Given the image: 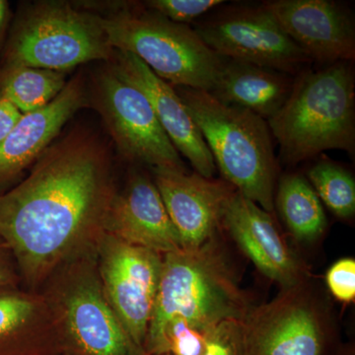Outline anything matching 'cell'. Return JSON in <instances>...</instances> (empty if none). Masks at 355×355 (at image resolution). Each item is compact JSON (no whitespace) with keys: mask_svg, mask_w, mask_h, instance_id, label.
Instances as JSON below:
<instances>
[{"mask_svg":"<svg viewBox=\"0 0 355 355\" xmlns=\"http://www.w3.org/2000/svg\"><path fill=\"white\" fill-rule=\"evenodd\" d=\"M22 113L15 106L0 94V144L6 139L19 121Z\"/></svg>","mask_w":355,"mask_h":355,"instance_id":"obj_27","label":"cell"},{"mask_svg":"<svg viewBox=\"0 0 355 355\" xmlns=\"http://www.w3.org/2000/svg\"><path fill=\"white\" fill-rule=\"evenodd\" d=\"M113 49L99 16L65 2H44L16 26L6 51V65L64 72L78 64L108 60Z\"/></svg>","mask_w":355,"mask_h":355,"instance_id":"obj_7","label":"cell"},{"mask_svg":"<svg viewBox=\"0 0 355 355\" xmlns=\"http://www.w3.org/2000/svg\"><path fill=\"white\" fill-rule=\"evenodd\" d=\"M282 109L268 121L286 164L329 149L355 151V80L349 62L303 70Z\"/></svg>","mask_w":355,"mask_h":355,"instance_id":"obj_2","label":"cell"},{"mask_svg":"<svg viewBox=\"0 0 355 355\" xmlns=\"http://www.w3.org/2000/svg\"><path fill=\"white\" fill-rule=\"evenodd\" d=\"M21 286L22 280L12 252L0 238V287Z\"/></svg>","mask_w":355,"mask_h":355,"instance_id":"obj_26","label":"cell"},{"mask_svg":"<svg viewBox=\"0 0 355 355\" xmlns=\"http://www.w3.org/2000/svg\"><path fill=\"white\" fill-rule=\"evenodd\" d=\"M116 193L104 147L70 135L0 195V238L12 252L24 288L39 292L58 268L97 252Z\"/></svg>","mask_w":355,"mask_h":355,"instance_id":"obj_1","label":"cell"},{"mask_svg":"<svg viewBox=\"0 0 355 355\" xmlns=\"http://www.w3.org/2000/svg\"><path fill=\"white\" fill-rule=\"evenodd\" d=\"M336 355H354V349L352 347H345L340 350Z\"/></svg>","mask_w":355,"mask_h":355,"instance_id":"obj_29","label":"cell"},{"mask_svg":"<svg viewBox=\"0 0 355 355\" xmlns=\"http://www.w3.org/2000/svg\"><path fill=\"white\" fill-rule=\"evenodd\" d=\"M114 72L141 91L154 110L161 127L200 176L214 178L216 166L202 133L171 84L166 83L132 53L119 51Z\"/></svg>","mask_w":355,"mask_h":355,"instance_id":"obj_15","label":"cell"},{"mask_svg":"<svg viewBox=\"0 0 355 355\" xmlns=\"http://www.w3.org/2000/svg\"><path fill=\"white\" fill-rule=\"evenodd\" d=\"M100 22L113 50L132 53L171 85L210 91L223 58L195 30L150 10H125Z\"/></svg>","mask_w":355,"mask_h":355,"instance_id":"obj_6","label":"cell"},{"mask_svg":"<svg viewBox=\"0 0 355 355\" xmlns=\"http://www.w3.org/2000/svg\"><path fill=\"white\" fill-rule=\"evenodd\" d=\"M7 17H8V2L0 0V38L6 28Z\"/></svg>","mask_w":355,"mask_h":355,"instance_id":"obj_28","label":"cell"},{"mask_svg":"<svg viewBox=\"0 0 355 355\" xmlns=\"http://www.w3.org/2000/svg\"><path fill=\"white\" fill-rule=\"evenodd\" d=\"M275 203L289 232L298 241H316L326 231L328 220L323 205L305 177H282Z\"/></svg>","mask_w":355,"mask_h":355,"instance_id":"obj_20","label":"cell"},{"mask_svg":"<svg viewBox=\"0 0 355 355\" xmlns=\"http://www.w3.org/2000/svg\"><path fill=\"white\" fill-rule=\"evenodd\" d=\"M311 60L321 64L355 58L352 11L330 0H270L261 4Z\"/></svg>","mask_w":355,"mask_h":355,"instance_id":"obj_12","label":"cell"},{"mask_svg":"<svg viewBox=\"0 0 355 355\" xmlns=\"http://www.w3.org/2000/svg\"><path fill=\"white\" fill-rule=\"evenodd\" d=\"M62 354L55 318L41 292L0 287V355Z\"/></svg>","mask_w":355,"mask_h":355,"instance_id":"obj_18","label":"cell"},{"mask_svg":"<svg viewBox=\"0 0 355 355\" xmlns=\"http://www.w3.org/2000/svg\"><path fill=\"white\" fill-rule=\"evenodd\" d=\"M225 182L265 211L275 209L277 161L268 121L200 89L177 86Z\"/></svg>","mask_w":355,"mask_h":355,"instance_id":"obj_4","label":"cell"},{"mask_svg":"<svg viewBox=\"0 0 355 355\" xmlns=\"http://www.w3.org/2000/svg\"><path fill=\"white\" fill-rule=\"evenodd\" d=\"M223 3V0H150L146 6L166 19L187 25Z\"/></svg>","mask_w":355,"mask_h":355,"instance_id":"obj_23","label":"cell"},{"mask_svg":"<svg viewBox=\"0 0 355 355\" xmlns=\"http://www.w3.org/2000/svg\"><path fill=\"white\" fill-rule=\"evenodd\" d=\"M65 85L62 71L14 65H4L0 71V94L22 114L44 108Z\"/></svg>","mask_w":355,"mask_h":355,"instance_id":"obj_21","label":"cell"},{"mask_svg":"<svg viewBox=\"0 0 355 355\" xmlns=\"http://www.w3.org/2000/svg\"><path fill=\"white\" fill-rule=\"evenodd\" d=\"M98 99L107 127L125 158L153 169L187 171L180 153L141 91L121 79L113 69L100 76Z\"/></svg>","mask_w":355,"mask_h":355,"instance_id":"obj_11","label":"cell"},{"mask_svg":"<svg viewBox=\"0 0 355 355\" xmlns=\"http://www.w3.org/2000/svg\"><path fill=\"white\" fill-rule=\"evenodd\" d=\"M195 30L219 57L297 76L311 60L263 6H229Z\"/></svg>","mask_w":355,"mask_h":355,"instance_id":"obj_8","label":"cell"},{"mask_svg":"<svg viewBox=\"0 0 355 355\" xmlns=\"http://www.w3.org/2000/svg\"><path fill=\"white\" fill-rule=\"evenodd\" d=\"M161 355H170V354H161Z\"/></svg>","mask_w":355,"mask_h":355,"instance_id":"obj_31","label":"cell"},{"mask_svg":"<svg viewBox=\"0 0 355 355\" xmlns=\"http://www.w3.org/2000/svg\"><path fill=\"white\" fill-rule=\"evenodd\" d=\"M251 308L216 238L197 249L163 254L144 350L157 355L163 331L172 320L211 326L225 320L243 321Z\"/></svg>","mask_w":355,"mask_h":355,"instance_id":"obj_3","label":"cell"},{"mask_svg":"<svg viewBox=\"0 0 355 355\" xmlns=\"http://www.w3.org/2000/svg\"><path fill=\"white\" fill-rule=\"evenodd\" d=\"M106 232L161 254L182 250L179 234L154 181L133 173L110 210Z\"/></svg>","mask_w":355,"mask_h":355,"instance_id":"obj_16","label":"cell"},{"mask_svg":"<svg viewBox=\"0 0 355 355\" xmlns=\"http://www.w3.org/2000/svg\"><path fill=\"white\" fill-rule=\"evenodd\" d=\"M39 292L55 318L64 354L147 355L105 296L97 252L58 268Z\"/></svg>","mask_w":355,"mask_h":355,"instance_id":"obj_5","label":"cell"},{"mask_svg":"<svg viewBox=\"0 0 355 355\" xmlns=\"http://www.w3.org/2000/svg\"><path fill=\"white\" fill-rule=\"evenodd\" d=\"M244 355H326L328 327L305 284L282 289L242 321Z\"/></svg>","mask_w":355,"mask_h":355,"instance_id":"obj_10","label":"cell"},{"mask_svg":"<svg viewBox=\"0 0 355 355\" xmlns=\"http://www.w3.org/2000/svg\"><path fill=\"white\" fill-rule=\"evenodd\" d=\"M223 58L210 94L225 104L246 109L268 121L282 109L294 80L288 74Z\"/></svg>","mask_w":355,"mask_h":355,"instance_id":"obj_19","label":"cell"},{"mask_svg":"<svg viewBox=\"0 0 355 355\" xmlns=\"http://www.w3.org/2000/svg\"><path fill=\"white\" fill-rule=\"evenodd\" d=\"M202 355H244L242 321L225 320L217 324Z\"/></svg>","mask_w":355,"mask_h":355,"instance_id":"obj_24","label":"cell"},{"mask_svg":"<svg viewBox=\"0 0 355 355\" xmlns=\"http://www.w3.org/2000/svg\"><path fill=\"white\" fill-rule=\"evenodd\" d=\"M222 225L254 266L282 289L305 284L308 272L282 237L272 216L239 191L229 200Z\"/></svg>","mask_w":355,"mask_h":355,"instance_id":"obj_14","label":"cell"},{"mask_svg":"<svg viewBox=\"0 0 355 355\" xmlns=\"http://www.w3.org/2000/svg\"><path fill=\"white\" fill-rule=\"evenodd\" d=\"M153 181L182 249L193 250L216 238L235 188L224 180L209 179L197 172L153 169Z\"/></svg>","mask_w":355,"mask_h":355,"instance_id":"obj_13","label":"cell"},{"mask_svg":"<svg viewBox=\"0 0 355 355\" xmlns=\"http://www.w3.org/2000/svg\"><path fill=\"white\" fill-rule=\"evenodd\" d=\"M162 263L163 254L107 232L97 249L98 273L105 296L133 340L144 349Z\"/></svg>","mask_w":355,"mask_h":355,"instance_id":"obj_9","label":"cell"},{"mask_svg":"<svg viewBox=\"0 0 355 355\" xmlns=\"http://www.w3.org/2000/svg\"><path fill=\"white\" fill-rule=\"evenodd\" d=\"M60 355H73V354H60Z\"/></svg>","mask_w":355,"mask_h":355,"instance_id":"obj_30","label":"cell"},{"mask_svg":"<svg viewBox=\"0 0 355 355\" xmlns=\"http://www.w3.org/2000/svg\"><path fill=\"white\" fill-rule=\"evenodd\" d=\"M84 101L83 83L76 79L67 83L44 108L22 114L12 132L0 144V187L12 182L37 161Z\"/></svg>","mask_w":355,"mask_h":355,"instance_id":"obj_17","label":"cell"},{"mask_svg":"<svg viewBox=\"0 0 355 355\" xmlns=\"http://www.w3.org/2000/svg\"><path fill=\"white\" fill-rule=\"evenodd\" d=\"M329 291L340 302L349 304L355 299V260L343 258L329 268L326 275Z\"/></svg>","mask_w":355,"mask_h":355,"instance_id":"obj_25","label":"cell"},{"mask_svg":"<svg viewBox=\"0 0 355 355\" xmlns=\"http://www.w3.org/2000/svg\"><path fill=\"white\" fill-rule=\"evenodd\" d=\"M308 181L336 217L354 218L355 214V181L352 173L329 158L321 159L308 171Z\"/></svg>","mask_w":355,"mask_h":355,"instance_id":"obj_22","label":"cell"}]
</instances>
